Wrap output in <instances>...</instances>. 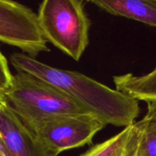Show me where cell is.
I'll return each mask as SVG.
<instances>
[{"instance_id": "cell-5", "label": "cell", "mask_w": 156, "mask_h": 156, "mask_svg": "<svg viewBox=\"0 0 156 156\" xmlns=\"http://www.w3.org/2000/svg\"><path fill=\"white\" fill-rule=\"evenodd\" d=\"M0 41L21 49L35 59L40 53L50 51L37 14L14 1L0 0Z\"/></svg>"}, {"instance_id": "cell-3", "label": "cell", "mask_w": 156, "mask_h": 156, "mask_svg": "<svg viewBox=\"0 0 156 156\" xmlns=\"http://www.w3.org/2000/svg\"><path fill=\"white\" fill-rule=\"evenodd\" d=\"M40 28L51 43L79 61L89 43L91 21L82 0H44L37 12Z\"/></svg>"}, {"instance_id": "cell-14", "label": "cell", "mask_w": 156, "mask_h": 156, "mask_svg": "<svg viewBox=\"0 0 156 156\" xmlns=\"http://www.w3.org/2000/svg\"><path fill=\"white\" fill-rule=\"evenodd\" d=\"M0 156H2L1 155V147H0Z\"/></svg>"}, {"instance_id": "cell-8", "label": "cell", "mask_w": 156, "mask_h": 156, "mask_svg": "<svg viewBox=\"0 0 156 156\" xmlns=\"http://www.w3.org/2000/svg\"><path fill=\"white\" fill-rule=\"evenodd\" d=\"M116 90L136 101L146 103L156 101V66L144 76L126 73L113 77Z\"/></svg>"}, {"instance_id": "cell-6", "label": "cell", "mask_w": 156, "mask_h": 156, "mask_svg": "<svg viewBox=\"0 0 156 156\" xmlns=\"http://www.w3.org/2000/svg\"><path fill=\"white\" fill-rule=\"evenodd\" d=\"M2 156H57L41 143L6 101L0 108Z\"/></svg>"}, {"instance_id": "cell-4", "label": "cell", "mask_w": 156, "mask_h": 156, "mask_svg": "<svg viewBox=\"0 0 156 156\" xmlns=\"http://www.w3.org/2000/svg\"><path fill=\"white\" fill-rule=\"evenodd\" d=\"M47 149L56 155L92 143L107 126L93 114L52 117L25 125Z\"/></svg>"}, {"instance_id": "cell-7", "label": "cell", "mask_w": 156, "mask_h": 156, "mask_svg": "<svg viewBox=\"0 0 156 156\" xmlns=\"http://www.w3.org/2000/svg\"><path fill=\"white\" fill-rule=\"evenodd\" d=\"M88 2L111 15L156 27V0H91Z\"/></svg>"}, {"instance_id": "cell-11", "label": "cell", "mask_w": 156, "mask_h": 156, "mask_svg": "<svg viewBox=\"0 0 156 156\" xmlns=\"http://www.w3.org/2000/svg\"><path fill=\"white\" fill-rule=\"evenodd\" d=\"M13 75L9 69L7 59L0 51V91L5 93L11 86Z\"/></svg>"}, {"instance_id": "cell-10", "label": "cell", "mask_w": 156, "mask_h": 156, "mask_svg": "<svg viewBox=\"0 0 156 156\" xmlns=\"http://www.w3.org/2000/svg\"><path fill=\"white\" fill-rule=\"evenodd\" d=\"M136 136V127L133 123L111 138L93 146L81 156H129Z\"/></svg>"}, {"instance_id": "cell-2", "label": "cell", "mask_w": 156, "mask_h": 156, "mask_svg": "<svg viewBox=\"0 0 156 156\" xmlns=\"http://www.w3.org/2000/svg\"><path fill=\"white\" fill-rule=\"evenodd\" d=\"M4 94L25 125L48 117L91 114L56 86L23 72L14 75Z\"/></svg>"}, {"instance_id": "cell-9", "label": "cell", "mask_w": 156, "mask_h": 156, "mask_svg": "<svg viewBox=\"0 0 156 156\" xmlns=\"http://www.w3.org/2000/svg\"><path fill=\"white\" fill-rule=\"evenodd\" d=\"M135 124L133 156H156V101L148 102L146 114Z\"/></svg>"}, {"instance_id": "cell-1", "label": "cell", "mask_w": 156, "mask_h": 156, "mask_svg": "<svg viewBox=\"0 0 156 156\" xmlns=\"http://www.w3.org/2000/svg\"><path fill=\"white\" fill-rule=\"evenodd\" d=\"M17 72L37 76L60 89L106 125L127 127L140 113L138 101L76 71L61 69L24 53L11 55Z\"/></svg>"}, {"instance_id": "cell-13", "label": "cell", "mask_w": 156, "mask_h": 156, "mask_svg": "<svg viewBox=\"0 0 156 156\" xmlns=\"http://www.w3.org/2000/svg\"><path fill=\"white\" fill-rule=\"evenodd\" d=\"M135 143H136V141H135ZM134 146H135V144H134L132 150H131V152H130V153H129V156H133V152H134Z\"/></svg>"}, {"instance_id": "cell-12", "label": "cell", "mask_w": 156, "mask_h": 156, "mask_svg": "<svg viewBox=\"0 0 156 156\" xmlns=\"http://www.w3.org/2000/svg\"><path fill=\"white\" fill-rule=\"evenodd\" d=\"M6 101H7V99H6L5 96V94L0 91V108H1L2 105Z\"/></svg>"}]
</instances>
